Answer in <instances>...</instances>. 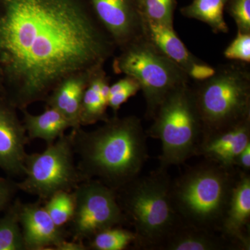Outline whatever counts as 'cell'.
<instances>
[{"mask_svg":"<svg viewBox=\"0 0 250 250\" xmlns=\"http://www.w3.org/2000/svg\"><path fill=\"white\" fill-rule=\"evenodd\" d=\"M88 241L89 250H124L131 244L136 246V235L123 226H116L99 231Z\"/></svg>","mask_w":250,"mask_h":250,"instance_id":"obj_22","label":"cell"},{"mask_svg":"<svg viewBox=\"0 0 250 250\" xmlns=\"http://www.w3.org/2000/svg\"><path fill=\"white\" fill-rule=\"evenodd\" d=\"M17 108L0 96V168L11 176H24L27 131L17 115Z\"/></svg>","mask_w":250,"mask_h":250,"instance_id":"obj_11","label":"cell"},{"mask_svg":"<svg viewBox=\"0 0 250 250\" xmlns=\"http://www.w3.org/2000/svg\"><path fill=\"white\" fill-rule=\"evenodd\" d=\"M171 184L167 170L158 168L116 190L122 210L134 227L137 248L159 250L182 223L172 205Z\"/></svg>","mask_w":250,"mask_h":250,"instance_id":"obj_4","label":"cell"},{"mask_svg":"<svg viewBox=\"0 0 250 250\" xmlns=\"http://www.w3.org/2000/svg\"><path fill=\"white\" fill-rule=\"evenodd\" d=\"M159 250H239L233 242L221 233L195 228L181 223L162 243Z\"/></svg>","mask_w":250,"mask_h":250,"instance_id":"obj_17","label":"cell"},{"mask_svg":"<svg viewBox=\"0 0 250 250\" xmlns=\"http://www.w3.org/2000/svg\"><path fill=\"white\" fill-rule=\"evenodd\" d=\"M228 0H193L180 9L184 17L201 21L209 26L215 34H227L229 27L225 18Z\"/></svg>","mask_w":250,"mask_h":250,"instance_id":"obj_20","label":"cell"},{"mask_svg":"<svg viewBox=\"0 0 250 250\" xmlns=\"http://www.w3.org/2000/svg\"><path fill=\"white\" fill-rule=\"evenodd\" d=\"M88 246L83 242L67 240L62 242L54 248V250H88Z\"/></svg>","mask_w":250,"mask_h":250,"instance_id":"obj_30","label":"cell"},{"mask_svg":"<svg viewBox=\"0 0 250 250\" xmlns=\"http://www.w3.org/2000/svg\"><path fill=\"white\" fill-rule=\"evenodd\" d=\"M141 90L139 82L130 76L118 80L110 85L108 106L117 115L122 105Z\"/></svg>","mask_w":250,"mask_h":250,"instance_id":"obj_25","label":"cell"},{"mask_svg":"<svg viewBox=\"0 0 250 250\" xmlns=\"http://www.w3.org/2000/svg\"><path fill=\"white\" fill-rule=\"evenodd\" d=\"M250 143V118L227 129L202 135L196 155L227 167Z\"/></svg>","mask_w":250,"mask_h":250,"instance_id":"obj_14","label":"cell"},{"mask_svg":"<svg viewBox=\"0 0 250 250\" xmlns=\"http://www.w3.org/2000/svg\"><path fill=\"white\" fill-rule=\"evenodd\" d=\"M42 204L54 223L59 228H65L75 211V194L73 191H59Z\"/></svg>","mask_w":250,"mask_h":250,"instance_id":"obj_23","label":"cell"},{"mask_svg":"<svg viewBox=\"0 0 250 250\" xmlns=\"http://www.w3.org/2000/svg\"><path fill=\"white\" fill-rule=\"evenodd\" d=\"M93 71L77 72L66 77L54 88L45 101L47 106L58 110L72 123V129L81 126L82 99Z\"/></svg>","mask_w":250,"mask_h":250,"instance_id":"obj_16","label":"cell"},{"mask_svg":"<svg viewBox=\"0 0 250 250\" xmlns=\"http://www.w3.org/2000/svg\"><path fill=\"white\" fill-rule=\"evenodd\" d=\"M143 19L174 27V16L177 0H139Z\"/></svg>","mask_w":250,"mask_h":250,"instance_id":"obj_24","label":"cell"},{"mask_svg":"<svg viewBox=\"0 0 250 250\" xmlns=\"http://www.w3.org/2000/svg\"><path fill=\"white\" fill-rule=\"evenodd\" d=\"M112 66L117 75L125 74L139 82L148 119H152L158 106L171 90L190 81L180 67L143 36L122 49Z\"/></svg>","mask_w":250,"mask_h":250,"instance_id":"obj_7","label":"cell"},{"mask_svg":"<svg viewBox=\"0 0 250 250\" xmlns=\"http://www.w3.org/2000/svg\"><path fill=\"white\" fill-rule=\"evenodd\" d=\"M225 10L236 23L237 31L250 34V0H228Z\"/></svg>","mask_w":250,"mask_h":250,"instance_id":"obj_26","label":"cell"},{"mask_svg":"<svg viewBox=\"0 0 250 250\" xmlns=\"http://www.w3.org/2000/svg\"><path fill=\"white\" fill-rule=\"evenodd\" d=\"M239 170L207 160L172 181L171 199L182 223L220 232Z\"/></svg>","mask_w":250,"mask_h":250,"instance_id":"obj_3","label":"cell"},{"mask_svg":"<svg viewBox=\"0 0 250 250\" xmlns=\"http://www.w3.org/2000/svg\"><path fill=\"white\" fill-rule=\"evenodd\" d=\"M19 190L17 182L11 179L0 177V212L12 203L13 199Z\"/></svg>","mask_w":250,"mask_h":250,"instance_id":"obj_28","label":"cell"},{"mask_svg":"<svg viewBox=\"0 0 250 250\" xmlns=\"http://www.w3.org/2000/svg\"><path fill=\"white\" fill-rule=\"evenodd\" d=\"M202 135L227 129L250 118V71L235 62L215 67L211 76L192 87Z\"/></svg>","mask_w":250,"mask_h":250,"instance_id":"obj_5","label":"cell"},{"mask_svg":"<svg viewBox=\"0 0 250 250\" xmlns=\"http://www.w3.org/2000/svg\"><path fill=\"white\" fill-rule=\"evenodd\" d=\"M70 133L83 181L97 179L118 190L140 176L147 160V134L138 117L114 115L98 129Z\"/></svg>","mask_w":250,"mask_h":250,"instance_id":"obj_2","label":"cell"},{"mask_svg":"<svg viewBox=\"0 0 250 250\" xmlns=\"http://www.w3.org/2000/svg\"><path fill=\"white\" fill-rule=\"evenodd\" d=\"M19 218L25 250H54L70 236L65 228H59L54 223L40 200L21 202Z\"/></svg>","mask_w":250,"mask_h":250,"instance_id":"obj_12","label":"cell"},{"mask_svg":"<svg viewBox=\"0 0 250 250\" xmlns=\"http://www.w3.org/2000/svg\"><path fill=\"white\" fill-rule=\"evenodd\" d=\"M94 14L120 51L142 38L139 0H88Z\"/></svg>","mask_w":250,"mask_h":250,"instance_id":"obj_10","label":"cell"},{"mask_svg":"<svg viewBox=\"0 0 250 250\" xmlns=\"http://www.w3.org/2000/svg\"><path fill=\"white\" fill-rule=\"evenodd\" d=\"M21 111L29 141L41 139L49 146L65 134L67 129L73 128L72 123L56 108L47 106L43 113L39 115L31 114L27 109Z\"/></svg>","mask_w":250,"mask_h":250,"instance_id":"obj_19","label":"cell"},{"mask_svg":"<svg viewBox=\"0 0 250 250\" xmlns=\"http://www.w3.org/2000/svg\"><path fill=\"white\" fill-rule=\"evenodd\" d=\"M143 20V37L159 52L175 62L190 78L203 62L188 50L174 27Z\"/></svg>","mask_w":250,"mask_h":250,"instance_id":"obj_15","label":"cell"},{"mask_svg":"<svg viewBox=\"0 0 250 250\" xmlns=\"http://www.w3.org/2000/svg\"><path fill=\"white\" fill-rule=\"evenodd\" d=\"M147 136L161 142L159 168L167 170L193 156L202 137V124L189 83L176 87L158 106Z\"/></svg>","mask_w":250,"mask_h":250,"instance_id":"obj_6","label":"cell"},{"mask_svg":"<svg viewBox=\"0 0 250 250\" xmlns=\"http://www.w3.org/2000/svg\"><path fill=\"white\" fill-rule=\"evenodd\" d=\"M250 175L239 170L220 232L233 242L239 250L250 249Z\"/></svg>","mask_w":250,"mask_h":250,"instance_id":"obj_13","label":"cell"},{"mask_svg":"<svg viewBox=\"0 0 250 250\" xmlns=\"http://www.w3.org/2000/svg\"><path fill=\"white\" fill-rule=\"evenodd\" d=\"M109 88L110 78L104 66L93 70L82 99L80 115L81 126L108 121Z\"/></svg>","mask_w":250,"mask_h":250,"instance_id":"obj_18","label":"cell"},{"mask_svg":"<svg viewBox=\"0 0 250 250\" xmlns=\"http://www.w3.org/2000/svg\"><path fill=\"white\" fill-rule=\"evenodd\" d=\"M234 167L238 170L250 173V143L236 156L234 161Z\"/></svg>","mask_w":250,"mask_h":250,"instance_id":"obj_29","label":"cell"},{"mask_svg":"<svg viewBox=\"0 0 250 250\" xmlns=\"http://www.w3.org/2000/svg\"><path fill=\"white\" fill-rule=\"evenodd\" d=\"M75 159L71 133L62 135L44 152L27 154L24 179L17 182L18 189L41 202L59 191H73L83 182Z\"/></svg>","mask_w":250,"mask_h":250,"instance_id":"obj_8","label":"cell"},{"mask_svg":"<svg viewBox=\"0 0 250 250\" xmlns=\"http://www.w3.org/2000/svg\"><path fill=\"white\" fill-rule=\"evenodd\" d=\"M21 200L16 199L0 218V250H25L20 223Z\"/></svg>","mask_w":250,"mask_h":250,"instance_id":"obj_21","label":"cell"},{"mask_svg":"<svg viewBox=\"0 0 250 250\" xmlns=\"http://www.w3.org/2000/svg\"><path fill=\"white\" fill-rule=\"evenodd\" d=\"M0 96L5 97L6 98V93H5V88L4 85V79H3L2 72L0 68Z\"/></svg>","mask_w":250,"mask_h":250,"instance_id":"obj_31","label":"cell"},{"mask_svg":"<svg viewBox=\"0 0 250 250\" xmlns=\"http://www.w3.org/2000/svg\"><path fill=\"white\" fill-rule=\"evenodd\" d=\"M225 58L233 62H250V34L237 31V35L224 51Z\"/></svg>","mask_w":250,"mask_h":250,"instance_id":"obj_27","label":"cell"},{"mask_svg":"<svg viewBox=\"0 0 250 250\" xmlns=\"http://www.w3.org/2000/svg\"><path fill=\"white\" fill-rule=\"evenodd\" d=\"M73 192L75 211L67 225L72 240L88 241L102 230L128 223L118 202L116 190L100 181H83Z\"/></svg>","mask_w":250,"mask_h":250,"instance_id":"obj_9","label":"cell"},{"mask_svg":"<svg viewBox=\"0 0 250 250\" xmlns=\"http://www.w3.org/2000/svg\"><path fill=\"white\" fill-rule=\"evenodd\" d=\"M116 49L88 0H0V68L6 98L21 111Z\"/></svg>","mask_w":250,"mask_h":250,"instance_id":"obj_1","label":"cell"}]
</instances>
